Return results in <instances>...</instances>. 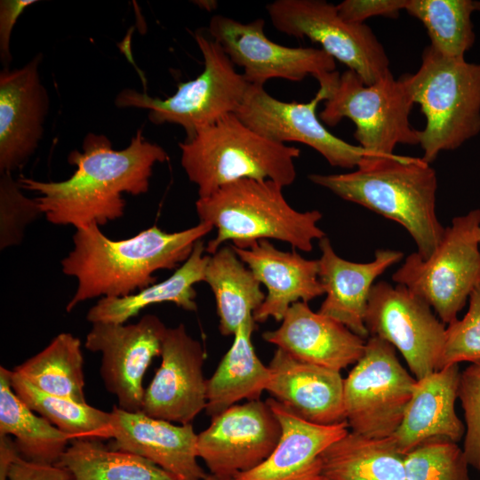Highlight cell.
Instances as JSON below:
<instances>
[{"label": "cell", "mask_w": 480, "mask_h": 480, "mask_svg": "<svg viewBox=\"0 0 480 480\" xmlns=\"http://www.w3.org/2000/svg\"><path fill=\"white\" fill-rule=\"evenodd\" d=\"M167 158L166 151L146 140L140 130L121 150L113 149L105 135L89 132L82 151L74 150L68 156L76 166L68 179L41 181L20 177L17 180L22 189L37 194L35 199L50 223L76 229L92 224L100 227L124 215V193L148 192L153 167Z\"/></svg>", "instance_id": "obj_1"}, {"label": "cell", "mask_w": 480, "mask_h": 480, "mask_svg": "<svg viewBox=\"0 0 480 480\" xmlns=\"http://www.w3.org/2000/svg\"><path fill=\"white\" fill-rule=\"evenodd\" d=\"M212 229L201 221L177 232L153 226L132 237L113 240L96 224L76 228L73 250L60 262L62 272L77 280L66 310L98 297L127 296L156 283V271L179 268L196 242Z\"/></svg>", "instance_id": "obj_2"}, {"label": "cell", "mask_w": 480, "mask_h": 480, "mask_svg": "<svg viewBox=\"0 0 480 480\" xmlns=\"http://www.w3.org/2000/svg\"><path fill=\"white\" fill-rule=\"evenodd\" d=\"M311 182L402 225L422 259L436 249L444 229L436 213L435 170L418 157L391 156L362 162L354 172L308 175Z\"/></svg>", "instance_id": "obj_3"}, {"label": "cell", "mask_w": 480, "mask_h": 480, "mask_svg": "<svg viewBox=\"0 0 480 480\" xmlns=\"http://www.w3.org/2000/svg\"><path fill=\"white\" fill-rule=\"evenodd\" d=\"M281 185L269 180L243 179L198 197L196 211L201 222L217 229L205 246L213 254L224 243L244 248L261 239H276L302 252L313 249V241L325 236L317 222V210L299 212L286 201Z\"/></svg>", "instance_id": "obj_4"}, {"label": "cell", "mask_w": 480, "mask_h": 480, "mask_svg": "<svg viewBox=\"0 0 480 480\" xmlns=\"http://www.w3.org/2000/svg\"><path fill=\"white\" fill-rule=\"evenodd\" d=\"M180 163L198 197L243 180H269L282 187L292 184L298 148L270 140L244 124L236 114L180 143Z\"/></svg>", "instance_id": "obj_5"}, {"label": "cell", "mask_w": 480, "mask_h": 480, "mask_svg": "<svg viewBox=\"0 0 480 480\" xmlns=\"http://www.w3.org/2000/svg\"><path fill=\"white\" fill-rule=\"evenodd\" d=\"M401 80L426 118L418 140L428 164L480 132V64L443 56L428 45L419 69Z\"/></svg>", "instance_id": "obj_6"}, {"label": "cell", "mask_w": 480, "mask_h": 480, "mask_svg": "<svg viewBox=\"0 0 480 480\" xmlns=\"http://www.w3.org/2000/svg\"><path fill=\"white\" fill-rule=\"evenodd\" d=\"M319 89L326 93L319 118L329 126L343 118L356 124L354 137L365 153L362 162L391 156L398 144H419L418 130L409 121L414 103L401 78L395 79L392 73L367 85L348 69L332 84Z\"/></svg>", "instance_id": "obj_7"}, {"label": "cell", "mask_w": 480, "mask_h": 480, "mask_svg": "<svg viewBox=\"0 0 480 480\" xmlns=\"http://www.w3.org/2000/svg\"><path fill=\"white\" fill-rule=\"evenodd\" d=\"M195 39L204 58V70L196 78L180 83L176 92L164 100L124 89L116 97V106L148 109L151 123L180 125L186 140L236 114L251 84L212 37L196 31Z\"/></svg>", "instance_id": "obj_8"}, {"label": "cell", "mask_w": 480, "mask_h": 480, "mask_svg": "<svg viewBox=\"0 0 480 480\" xmlns=\"http://www.w3.org/2000/svg\"><path fill=\"white\" fill-rule=\"evenodd\" d=\"M479 230V209L453 218L428 258L411 253L392 276L424 300L445 324L457 319L480 285Z\"/></svg>", "instance_id": "obj_9"}, {"label": "cell", "mask_w": 480, "mask_h": 480, "mask_svg": "<svg viewBox=\"0 0 480 480\" xmlns=\"http://www.w3.org/2000/svg\"><path fill=\"white\" fill-rule=\"evenodd\" d=\"M416 381L391 344L370 336L363 356L344 380L348 427L372 438L391 436L402 422Z\"/></svg>", "instance_id": "obj_10"}, {"label": "cell", "mask_w": 480, "mask_h": 480, "mask_svg": "<svg viewBox=\"0 0 480 480\" xmlns=\"http://www.w3.org/2000/svg\"><path fill=\"white\" fill-rule=\"evenodd\" d=\"M267 12L278 31L319 44L367 85L391 73L387 52L372 28L345 20L335 4L324 0H276L267 4Z\"/></svg>", "instance_id": "obj_11"}, {"label": "cell", "mask_w": 480, "mask_h": 480, "mask_svg": "<svg viewBox=\"0 0 480 480\" xmlns=\"http://www.w3.org/2000/svg\"><path fill=\"white\" fill-rule=\"evenodd\" d=\"M364 324L370 336L379 337L400 351L416 380L439 370L445 324L405 286H393L386 281L373 284Z\"/></svg>", "instance_id": "obj_12"}, {"label": "cell", "mask_w": 480, "mask_h": 480, "mask_svg": "<svg viewBox=\"0 0 480 480\" xmlns=\"http://www.w3.org/2000/svg\"><path fill=\"white\" fill-rule=\"evenodd\" d=\"M264 25L260 18L243 23L217 14L211 18L207 29L232 63L243 68L250 84L263 86L272 78L300 82L308 76L319 82L336 71L335 60L321 48L274 43L265 36Z\"/></svg>", "instance_id": "obj_13"}, {"label": "cell", "mask_w": 480, "mask_h": 480, "mask_svg": "<svg viewBox=\"0 0 480 480\" xmlns=\"http://www.w3.org/2000/svg\"><path fill=\"white\" fill-rule=\"evenodd\" d=\"M167 327L155 315L135 324L94 323L84 347L101 354L100 376L117 406L128 412L142 409L143 377L152 360L161 356Z\"/></svg>", "instance_id": "obj_14"}, {"label": "cell", "mask_w": 480, "mask_h": 480, "mask_svg": "<svg viewBox=\"0 0 480 480\" xmlns=\"http://www.w3.org/2000/svg\"><path fill=\"white\" fill-rule=\"evenodd\" d=\"M280 436V423L268 403L248 401L212 418L197 435V456L212 475L232 480L266 460Z\"/></svg>", "instance_id": "obj_15"}, {"label": "cell", "mask_w": 480, "mask_h": 480, "mask_svg": "<svg viewBox=\"0 0 480 480\" xmlns=\"http://www.w3.org/2000/svg\"><path fill=\"white\" fill-rule=\"evenodd\" d=\"M325 99L326 93L319 89L308 102H286L268 94L263 86L251 84L236 115L270 140L300 142L314 148L332 166L357 167L365 156L364 149L334 136L316 116L317 105Z\"/></svg>", "instance_id": "obj_16"}, {"label": "cell", "mask_w": 480, "mask_h": 480, "mask_svg": "<svg viewBox=\"0 0 480 480\" xmlns=\"http://www.w3.org/2000/svg\"><path fill=\"white\" fill-rule=\"evenodd\" d=\"M161 357L145 389L141 411L153 418L191 424L207 404V380L203 372L205 352L180 324L167 328Z\"/></svg>", "instance_id": "obj_17"}, {"label": "cell", "mask_w": 480, "mask_h": 480, "mask_svg": "<svg viewBox=\"0 0 480 480\" xmlns=\"http://www.w3.org/2000/svg\"><path fill=\"white\" fill-rule=\"evenodd\" d=\"M38 53L25 66L0 73V173L21 168L38 147L49 110Z\"/></svg>", "instance_id": "obj_18"}, {"label": "cell", "mask_w": 480, "mask_h": 480, "mask_svg": "<svg viewBox=\"0 0 480 480\" xmlns=\"http://www.w3.org/2000/svg\"><path fill=\"white\" fill-rule=\"evenodd\" d=\"M110 412L111 448L141 456L179 480H204L207 476L197 462V435L191 424L175 425L117 405Z\"/></svg>", "instance_id": "obj_19"}, {"label": "cell", "mask_w": 480, "mask_h": 480, "mask_svg": "<svg viewBox=\"0 0 480 480\" xmlns=\"http://www.w3.org/2000/svg\"><path fill=\"white\" fill-rule=\"evenodd\" d=\"M266 391L300 418L319 425L346 420L340 372L300 361L276 348Z\"/></svg>", "instance_id": "obj_20"}, {"label": "cell", "mask_w": 480, "mask_h": 480, "mask_svg": "<svg viewBox=\"0 0 480 480\" xmlns=\"http://www.w3.org/2000/svg\"><path fill=\"white\" fill-rule=\"evenodd\" d=\"M266 402L280 423V439L266 460L232 480H324L320 455L348 432V422L315 424L274 398Z\"/></svg>", "instance_id": "obj_21"}, {"label": "cell", "mask_w": 480, "mask_h": 480, "mask_svg": "<svg viewBox=\"0 0 480 480\" xmlns=\"http://www.w3.org/2000/svg\"><path fill=\"white\" fill-rule=\"evenodd\" d=\"M231 245L267 289L264 302L252 316L256 323L268 318L280 322L293 303H308L324 294L318 276V260L305 259L296 252L281 251L268 239L256 241L244 248Z\"/></svg>", "instance_id": "obj_22"}, {"label": "cell", "mask_w": 480, "mask_h": 480, "mask_svg": "<svg viewBox=\"0 0 480 480\" xmlns=\"http://www.w3.org/2000/svg\"><path fill=\"white\" fill-rule=\"evenodd\" d=\"M281 322L277 329L265 332L262 338L300 361L340 372L364 354V338L336 320L314 312L307 302L293 303Z\"/></svg>", "instance_id": "obj_23"}, {"label": "cell", "mask_w": 480, "mask_h": 480, "mask_svg": "<svg viewBox=\"0 0 480 480\" xmlns=\"http://www.w3.org/2000/svg\"><path fill=\"white\" fill-rule=\"evenodd\" d=\"M321 257L318 276L326 294L318 312L368 338L364 324L367 302L374 280L398 262L403 252L378 250L372 261L357 263L338 256L328 237L318 241Z\"/></svg>", "instance_id": "obj_24"}, {"label": "cell", "mask_w": 480, "mask_h": 480, "mask_svg": "<svg viewBox=\"0 0 480 480\" xmlns=\"http://www.w3.org/2000/svg\"><path fill=\"white\" fill-rule=\"evenodd\" d=\"M460 372L452 364L417 380L402 422L391 436L398 451L406 454L431 439L459 442L466 428L455 412Z\"/></svg>", "instance_id": "obj_25"}, {"label": "cell", "mask_w": 480, "mask_h": 480, "mask_svg": "<svg viewBox=\"0 0 480 480\" xmlns=\"http://www.w3.org/2000/svg\"><path fill=\"white\" fill-rule=\"evenodd\" d=\"M203 239L195 244L188 258L167 279L155 283L124 297L100 298L87 312L86 319L94 323L125 324L145 308L172 302L187 311H196V292L194 285L204 282L209 260Z\"/></svg>", "instance_id": "obj_26"}, {"label": "cell", "mask_w": 480, "mask_h": 480, "mask_svg": "<svg viewBox=\"0 0 480 480\" xmlns=\"http://www.w3.org/2000/svg\"><path fill=\"white\" fill-rule=\"evenodd\" d=\"M256 322H244L212 376L207 380L206 413L214 417L237 402L260 400L270 377L268 366L257 356L252 343Z\"/></svg>", "instance_id": "obj_27"}, {"label": "cell", "mask_w": 480, "mask_h": 480, "mask_svg": "<svg viewBox=\"0 0 480 480\" xmlns=\"http://www.w3.org/2000/svg\"><path fill=\"white\" fill-rule=\"evenodd\" d=\"M204 282L214 294L219 330L224 336H234L244 322L253 317L266 298L260 283L231 244L222 245L209 256Z\"/></svg>", "instance_id": "obj_28"}, {"label": "cell", "mask_w": 480, "mask_h": 480, "mask_svg": "<svg viewBox=\"0 0 480 480\" xmlns=\"http://www.w3.org/2000/svg\"><path fill=\"white\" fill-rule=\"evenodd\" d=\"M324 480H405L404 454L391 436L348 432L320 455Z\"/></svg>", "instance_id": "obj_29"}, {"label": "cell", "mask_w": 480, "mask_h": 480, "mask_svg": "<svg viewBox=\"0 0 480 480\" xmlns=\"http://www.w3.org/2000/svg\"><path fill=\"white\" fill-rule=\"evenodd\" d=\"M7 368L0 367V436H14L19 455L30 462L57 464L71 437L38 416L13 391Z\"/></svg>", "instance_id": "obj_30"}, {"label": "cell", "mask_w": 480, "mask_h": 480, "mask_svg": "<svg viewBox=\"0 0 480 480\" xmlns=\"http://www.w3.org/2000/svg\"><path fill=\"white\" fill-rule=\"evenodd\" d=\"M75 480H179L152 461L98 438H74L57 463Z\"/></svg>", "instance_id": "obj_31"}, {"label": "cell", "mask_w": 480, "mask_h": 480, "mask_svg": "<svg viewBox=\"0 0 480 480\" xmlns=\"http://www.w3.org/2000/svg\"><path fill=\"white\" fill-rule=\"evenodd\" d=\"M13 371L45 393L87 404L81 341L69 332L58 334Z\"/></svg>", "instance_id": "obj_32"}, {"label": "cell", "mask_w": 480, "mask_h": 480, "mask_svg": "<svg viewBox=\"0 0 480 480\" xmlns=\"http://www.w3.org/2000/svg\"><path fill=\"white\" fill-rule=\"evenodd\" d=\"M9 378L13 391L30 409L72 439H110V412L45 393L13 370Z\"/></svg>", "instance_id": "obj_33"}, {"label": "cell", "mask_w": 480, "mask_h": 480, "mask_svg": "<svg viewBox=\"0 0 480 480\" xmlns=\"http://www.w3.org/2000/svg\"><path fill=\"white\" fill-rule=\"evenodd\" d=\"M404 10L424 25L430 46L450 58H462L474 44L471 16L480 11L472 0H406Z\"/></svg>", "instance_id": "obj_34"}, {"label": "cell", "mask_w": 480, "mask_h": 480, "mask_svg": "<svg viewBox=\"0 0 480 480\" xmlns=\"http://www.w3.org/2000/svg\"><path fill=\"white\" fill-rule=\"evenodd\" d=\"M463 449L446 439L428 440L404 455L405 480H471Z\"/></svg>", "instance_id": "obj_35"}, {"label": "cell", "mask_w": 480, "mask_h": 480, "mask_svg": "<svg viewBox=\"0 0 480 480\" xmlns=\"http://www.w3.org/2000/svg\"><path fill=\"white\" fill-rule=\"evenodd\" d=\"M12 173L0 175V248L18 245L26 227L42 214L36 199L26 197Z\"/></svg>", "instance_id": "obj_36"}, {"label": "cell", "mask_w": 480, "mask_h": 480, "mask_svg": "<svg viewBox=\"0 0 480 480\" xmlns=\"http://www.w3.org/2000/svg\"><path fill=\"white\" fill-rule=\"evenodd\" d=\"M468 300V310L463 318L446 327L439 370L460 362L480 363V285Z\"/></svg>", "instance_id": "obj_37"}, {"label": "cell", "mask_w": 480, "mask_h": 480, "mask_svg": "<svg viewBox=\"0 0 480 480\" xmlns=\"http://www.w3.org/2000/svg\"><path fill=\"white\" fill-rule=\"evenodd\" d=\"M459 398L466 423L463 452L468 465L480 471V363L460 372Z\"/></svg>", "instance_id": "obj_38"}, {"label": "cell", "mask_w": 480, "mask_h": 480, "mask_svg": "<svg viewBox=\"0 0 480 480\" xmlns=\"http://www.w3.org/2000/svg\"><path fill=\"white\" fill-rule=\"evenodd\" d=\"M406 0H345L336 4L340 16L353 23H364L369 18H397Z\"/></svg>", "instance_id": "obj_39"}, {"label": "cell", "mask_w": 480, "mask_h": 480, "mask_svg": "<svg viewBox=\"0 0 480 480\" xmlns=\"http://www.w3.org/2000/svg\"><path fill=\"white\" fill-rule=\"evenodd\" d=\"M8 480H75L72 473L58 464L28 461L18 455L8 474Z\"/></svg>", "instance_id": "obj_40"}, {"label": "cell", "mask_w": 480, "mask_h": 480, "mask_svg": "<svg viewBox=\"0 0 480 480\" xmlns=\"http://www.w3.org/2000/svg\"><path fill=\"white\" fill-rule=\"evenodd\" d=\"M36 0L0 1V59L4 68L12 61L10 42L12 28L24 10L36 3Z\"/></svg>", "instance_id": "obj_41"}, {"label": "cell", "mask_w": 480, "mask_h": 480, "mask_svg": "<svg viewBox=\"0 0 480 480\" xmlns=\"http://www.w3.org/2000/svg\"><path fill=\"white\" fill-rule=\"evenodd\" d=\"M18 455L14 441L9 436H0V480H8L10 468Z\"/></svg>", "instance_id": "obj_42"}, {"label": "cell", "mask_w": 480, "mask_h": 480, "mask_svg": "<svg viewBox=\"0 0 480 480\" xmlns=\"http://www.w3.org/2000/svg\"><path fill=\"white\" fill-rule=\"evenodd\" d=\"M479 242H480V230H479Z\"/></svg>", "instance_id": "obj_43"}]
</instances>
